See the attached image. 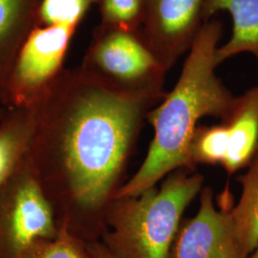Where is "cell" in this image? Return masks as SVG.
<instances>
[{"instance_id":"obj_15","label":"cell","mask_w":258,"mask_h":258,"mask_svg":"<svg viewBox=\"0 0 258 258\" xmlns=\"http://www.w3.org/2000/svg\"><path fill=\"white\" fill-rule=\"evenodd\" d=\"M147 0H99L100 26L140 32Z\"/></svg>"},{"instance_id":"obj_1","label":"cell","mask_w":258,"mask_h":258,"mask_svg":"<svg viewBox=\"0 0 258 258\" xmlns=\"http://www.w3.org/2000/svg\"><path fill=\"white\" fill-rule=\"evenodd\" d=\"M164 98L113 87L81 66L57 77L35 106L28 156L59 230L101 241L134 140Z\"/></svg>"},{"instance_id":"obj_13","label":"cell","mask_w":258,"mask_h":258,"mask_svg":"<svg viewBox=\"0 0 258 258\" xmlns=\"http://www.w3.org/2000/svg\"><path fill=\"white\" fill-rule=\"evenodd\" d=\"M239 182L242 194L231 209V219L240 243L249 256L258 247V151Z\"/></svg>"},{"instance_id":"obj_17","label":"cell","mask_w":258,"mask_h":258,"mask_svg":"<svg viewBox=\"0 0 258 258\" xmlns=\"http://www.w3.org/2000/svg\"><path fill=\"white\" fill-rule=\"evenodd\" d=\"M88 247L94 258H117L103 245L102 241L90 242Z\"/></svg>"},{"instance_id":"obj_4","label":"cell","mask_w":258,"mask_h":258,"mask_svg":"<svg viewBox=\"0 0 258 258\" xmlns=\"http://www.w3.org/2000/svg\"><path fill=\"white\" fill-rule=\"evenodd\" d=\"M99 0H41L13 63L6 107L37 105L64 70L65 57L81 22Z\"/></svg>"},{"instance_id":"obj_9","label":"cell","mask_w":258,"mask_h":258,"mask_svg":"<svg viewBox=\"0 0 258 258\" xmlns=\"http://www.w3.org/2000/svg\"><path fill=\"white\" fill-rule=\"evenodd\" d=\"M229 130V148L222 166L229 174L249 166L258 151V83L235 97L228 116L222 120Z\"/></svg>"},{"instance_id":"obj_10","label":"cell","mask_w":258,"mask_h":258,"mask_svg":"<svg viewBox=\"0 0 258 258\" xmlns=\"http://www.w3.org/2000/svg\"><path fill=\"white\" fill-rule=\"evenodd\" d=\"M219 11L230 13L232 33L230 39L216 50L218 65L242 53L251 54L258 63V0H207L206 21Z\"/></svg>"},{"instance_id":"obj_11","label":"cell","mask_w":258,"mask_h":258,"mask_svg":"<svg viewBox=\"0 0 258 258\" xmlns=\"http://www.w3.org/2000/svg\"><path fill=\"white\" fill-rule=\"evenodd\" d=\"M41 0H0V104L3 105L10 73L32 26Z\"/></svg>"},{"instance_id":"obj_6","label":"cell","mask_w":258,"mask_h":258,"mask_svg":"<svg viewBox=\"0 0 258 258\" xmlns=\"http://www.w3.org/2000/svg\"><path fill=\"white\" fill-rule=\"evenodd\" d=\"M81 67L121 90L166 96L163 90L166 71L140 32L99 25Z\"/></svg>"},{"instance_id":"obj_8","label":"cell","mask_w":258,"mask_h":258,"mask_svg":"<svg viewBox=\"0 0 258 258\" xmlns=\"http://www.w3.org/2000/svg\"><path fill=\"white\" fill-rule=\"evenodd\" d=\"M207 0H147L140 34L165 71L194 45Z\"/></svg>"},{"instance_id":"obj_16","label":"cell","mask_w":258,"mask_h":258,"mask_svg":"<svg viewBox=\"0 0 258 258\" xmlns=\"http://www.w3.org/2000/svg\"><path fill=\"white\" fill-rule=\"evenodd\" d=\"M20 258H94L88 243L64 230L49 239L33 245Z\"/></svg>"},{"instance_id":"obj_3","label":"cell","mask_w":258,"mask_h":258,"mask_svg":"<svg viewBox=\"0 0 258 258\" xmlns=\"http://www.w3.org/2000/svg\"><path fill=\"white\" fill-rule=\"evenodd\" d=\"M202 184L203 176L178 171L160 188L114 199L101 241L117 258H169L183 212Z\"/></svg>"},{"instance_id":"obj_2","label":"cell","mask_w":258,"mask_h":258,"mask_svg":"<svg viewBox=\"0 0 258 258\" xmlns=\"http://www.w3.org/2000/svg\"><path fill=\"white\" fill-rule=\"evenodd\" d=\"M222 30L219 20L205 22L174 88L148 113L154 137L148 155L114 199L143 194L176 168H194L189 148L198 121L207 116L222 120L228 116L235 97L215 74Z\"/></svg>"},{"instance_id":"obj_19","label":"cell","mask_w":258,"mask_h":258,"mask_svg":"<svg viewBox=\"0 0 258 258\" xmlns=\"http://www.w3.org/2000/svg\"><path fill=\"white\" fill-rule=\"evenodd\" d=\"M4 113H5V108H0V120L2 119Z\"/></svg>"},{"instance_id":"obj_14","label":"cell","mask_w":258,"mask_h":258,"mask_svg":"<svg viewBox=\"0 0 258 258\" xmlns=\"http://www.w3.org/2000/svg\"><path fill=\"white\" fill-rule=\"evenodd\" d=\"M229 139V130L224 123L197 127L189 148L192 167L196 164L223 165L228 153Z\"/></svg>"},{"instance_id":"obj_18","label":"cell","mask_w":258,"mask_h":258,"mask_svg":"<svg viewBox=\"0 0 258 258\" xmlns=\"http://www.w3.org/2000/svg\"><path fill=\"white\" fill-rule=\"evenodd\" d=\"M249 258H258V247L255 249V250L249 255Z\"/></svg>"},{"instance_id":"obj_5","label":"cell","mask_w":258,"mask_h":258,"mask_svg":"<svg viewBox=\"0 0 258 258\" xmlns=\"http://www.w3.org/2000/svg\"><path fill=\"white\" fill-rule=\"evenodd\" d=\"M59 231L54 209L26 154L0 185V258L20 256Z\"/></svg>"},{"instance_id":"obj_7","label":"cell","mask_w":258,"mask_h":258,"mask_svg":"<svg viewBox=\"0 0 258 258\" xmlns=\"http://www.w3.org/2000/svg\"><path fill=\"white\" fill-rule=\"evenodd\" d=\"M233 206L228 189L220 195L216 208L212 189L204 188L198 212L177 232L170 258H249L232 224Z\"/></svg>"},{"instance_id":"obj_12","label":"cell","mask_w":258,"mask_h":258,"mask_svg":"<svg viewBox=\"0 0 258 258\" xmlns=\"http://www.w3.org/2000/svg\"><path fill=\"white\" fill-rule=\"evenodd\" d=\"M36 120V107L5 108L0 120V185L26 156Z\"/></svg>"}]
</instances>
